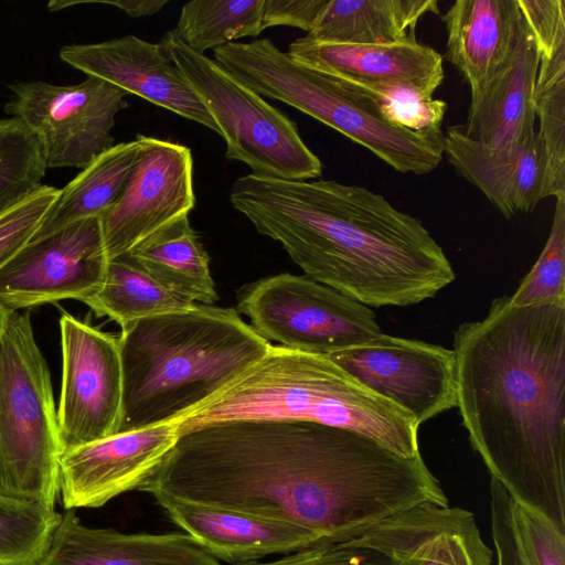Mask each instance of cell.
<instances>
[{"label": "cell", "instance_id": "6da1fadb", "mask_svg": "<svg viewBox=\"0 0 565 565\" xmlns=\"http://www.w3.org/2000/svg\"><path fill=\"white\" fill-rule=\"evenodd\" d=\"M140 491L359 537L413 505L448 499L420 454L306 420H227L179 435Z\"/></svg>", "mask_w": 565, "mask_h": 565}, {"label": "cell", "instance_id": "7a4b0ae2", "mask_svg": "<svg viewBox=\"0 0 565 565\" xmlns=\"http://www.w3.org/2000/svg\"><path fill=\"white\" fill-rule=\"evenodd\" d=\"M456 407L491 478L565 531V298L515 306L454 332Z\"/></svg>", "mask_w": 565, "mask_h": 565}, {"label": "cell", "instance_id": "3957f363", "mask_svg": "<svg viewBox=\"0 0 565 565\" xmlns=\"http://www.w3.org/2000/svg\"><path fill=\"white\" fill-rule=\"evenodd\" d=\"M230 200L305 276L370 308L416 305L455 280L422 221L366 188L249 173L234 181Z\"/></svg>", "mask_w": 565, "mask_h": 565}, {"label": "cell", "instance_id": "277c9868", "mask_svg": "<svg viewBox=\"0 0 565 565\" xmlns=\"http://www.w3.org/2000/svg\"><path fill=\"white\" fill-rule=\"evenodd\" d=\"M118 433L174 423L262 359L271 343L234 308L200 305L132 322L118 337Z\"/></svg>", "mask_w": 565, "mask_h": 565}, {"label": "cell", "instance_id": "5b68a950", "mask_svg": "<svg viewBox=\"0 0 565 565\" xmlns=\"http://www.w3.org/2000/svg\"><path fill=\"white\" fill-rule=\"evenodd\" d=\"M247 419L313 422L362 434L401 457L419 455L415 418L322 353L271 344L262 359L174 424L180 435Z\"/></svg>", "mask_w": 565, "mask_h": 565}, {"label": "cell", "instance_id": "8992f818", "mask_svg": "<svg viewBox=\"0 0 565 565\" xmlns=\"http://www.w3.org/2000/svg\"><path fill=\"white\" fill-rule=\"evenodd\" d=\"M214 61L262 97L333 128L396 171L426 174L444 158L443 140L392 126L342 79L294 61L269 39L226 44L214 50Z\"/></svg>", "mask_w": 565, "mask_h": 565}, {"label": "cell", "instance_id": "52a82bcc", "mask_svg": "<svg viewBox=\"0 0 565 565\" xmlns=\"http://www.w3.org/2000/svg\"><path fill=\"white\" fill-rule=\"evenodd\" d=\"M63 446L50 371L29 313L0 333V508L54 511Z\"/></svg>", "mask_w": 565, "mask_h": 565}, {"label": "cell", "instance_id": "ba28073f", "mask_svg": "<svg viewBox=\"0 0 565 565\" xmlns=\"http://www.w3.org/2000/svg\"><path fill=\"white\" fill-rule=\"evenodd\" d=\"M159 44L218 127L226 159L244 162L257 177L307 181L321 175V160L289 117L214 60L190 50L173 30Z\"/></svg>", "mask_w": 565, "mask_h": 565}, {"label": "cell", "instance_id": "9c48e42d", "mask_svg": "<svg viewBox=\"0 0 565 565\" xmlns=\"http://www.w3.org/2000/svg\"><path fill=\"white\" fill-rule=\"evenodd\" d=\"M238 312L267 341L330 354L381 334L374 311L305 275L282 273L243 286Z\"/></svg>", "mask_w": 565, "mask_h": 565}, {"label": "cell", "instance_id": "30bf717a", "mask_svg": "<svg viewBox=\"0 0 565 565\" xmlns=\"http://www.w3.org/2000/svg\"><path fill=\"white\" fill-rule=\"evenodd\" d=\"M9 88L4 111L35 137L47 169H83L111 148L116 115L128 106L126 92L94 76L74 85L34 79Z\"/></svg>", "mask_w": 565, "mask_h": 565}, {"label": "cell", "instance_id": "8fae6325", "mask_svg": "<svg viewBox=\"0 0 565 565\" xmlns=\"http://www.w3.org/2000/svg\"><path fill=\"white\" fill-rule=\"evenodd\" d=\"M139 154L116 202L99 217L107 259L122 256L179 220L195 204L191 150L138 135Z\"/></svg>", "mask_w": 565, "mask_h": 565}, {"label": "cell", "instance_id": "7c38bea8", "mask_svg": "<svg viewBox=\"0 0 565 565\" xmlns=\"http://www.w3.org/2000/svg\"><path fill=\"white\" fill-rule=\"evenodd\" d=\"M57 422L63 451L118 433L122 369L118 337L64 313Z\"/></svg>", "mask_w": 565, "mask_h": 565}, {"label": "cell", "instance_id": "4fadbf2b", "mask_svg": "<svg viewBox=\"0 0 565 565\" xmlns=\"http://www.w3.org/2000/svg\"><path fill=\"white\" fill-rule=\"evenodd\" d=\"M107 264L99 217L70 223L31 239L0 269V301L13 311L83 302L102 287Z\"/></svg>", "mask_w": 565, "mask_h": 565}, {"label": "cell", "instance_id": "5bb4252c", "mask_svg": "<svg viewBox=\"0 0 565 565\" xmlns=\"http://www.w3.org/2000/svg\"><path fill=\"white\" fill-rule=\"evenodd\" d=\"M327 355L364 386L409 413L418 426L456 407L452 350L381 333Z\"/></svg>", "mask_w": 565, "mask_h": 565}, {"label": "cell", "instance_id": "9a60e30c", "mask_svg": "<svg viewBox=\"0 0 565 565\" xmlns=\"http://www.w3.org/2000/svg\"><path fill=\"white\" fill-rule=\"evenodd\" d=\"M178 437L177 424L167 423L63 451L60 498L64 509L100 508L125 492L139 490Z\"/></svg>", "mask_w": 565, "mask_h": 565}, {"label": "cell", "instance_id": "2e32d148", "mask_svg": "<svg viewBox=\"0 0 565 565\" xmlns=\"http://www.w3.org/2000/svg\"><path fill=\"white\" fill-rule=\"evenodd\" d=\"M58 56L86 76L102 78L220 135L215 121L159 43L130 34L97 43L66 44Z\"/></svg>", "mask_w": 565, "mask_h": 565}, {"label": "cell", "instance_id": "e0dca14e", "mask_svg": "<svg viewBox=\"0 0 565 565\" xmlns=\"http://www.w3.org/2000/svg\"><path fill=\"white\" fill-rule=\"evenodd\" d=\"M349 542L383 554L393 565H493L473 513L448 504L413 505Z\"/></svg>", "mask_w": 565, "mask_h": 565}, {"label": "cell", "instance_id": "ac0fdd59", "mask_svg": "<svg viewBox=\"0 0 565 565\" xmlns=\"http://www.w3.org/2000/svg\"><path fill=\"white\" fill-rule=\"evenodd\" d=\"M443 153L507 218L530 213L548 198L546 154L537 132L525 143L493 147L468 138L455 125L444 132Z\"/></svg>", "mask_w": 565, "mask_h": 565}, {"label": "cell", "instance_id": "d6986e66", "mask_svg": "<svg viewBox=\"0 0 565 565\" xmlns=\"http://www.w3.org/2000/svg\"><path fill=\"white\" fill-rule=\"evenodd\" d=\"M152 497L172 523L220 562L234 565L260 561L323 544L317 534L290 522L164 494Z\"/></svg>", "mask_w": 565, "mask_h": 565}, {"label": "cell", "instance_id": "ffe728a7", "mask_svg": "<svg viewBox=\"0 0 565 565\" xmlns=\"http://www.w3.org/2000/svg\"><path fill=\"white\" fill-rule=\"evenodd\" d=\"M36 565H222L184 532L122 533L61 514Z\"/></svg>", "mask_w": 565, "mask_h": 565}, {"label": "cell", "instance_id": "44dd1931", "mask_svg": "<svg viewBox=\"0 0 565 565\" xmlns=\"http://www.w3.org/2000/svg\"><path fill=\"white\" fill-rule=\"evenodd\" d=\"M290 58L324 73L365 83L401 84L434 96L441 85L444 57L417 40L385 44L295 40Z\"/></svg>", "mask_w": 565, "mask_h": 565}, {"label": "cell", "instance_id": "7402d4cb", "mask_svg": "<svg viewBox=\"0 0 565 565\" xmlns=\"http://www.w3.org/2000/svg\"><path fill=\"white\" fill-rule=\"evenodd\" d=\"M445 57L477 93L510 60L527 24L518 0H458L441 17Z\"/></svg>", "mask_w": 565, "mask_h": 565}, {"label": "cell", "instance_id": "603a6c76", "mask_svg": "<svg viewBox=\"0 0 565 565\" xmlns=\"http://www.w3.org/2000/svg\"><path fill=\"white\" fill-rule=\"evenodd\" d=\"M527 24V23H526ZM539 54L527 29L510 60L471 94L463 134L476 141L510 147L527 142L535 135L533 90Z\"/></svg>", "mask_w": 565, "mask_h": 565}, {"label": "cell", "instance_id": "cb8c5ba5", "mask_svg": "<svg viewBox=\"0 0 565 565\" xmlns=\"http://www.w3.org/2000/svg\"><path fill=\"white\" fill-rule=\"evenodd\" d=\"M427 13H439L437 0H324L306 38L349 44L413 41Z\"/></svg>", "mask_w": 565, "mask_h": 565}, {"label": "cell", "instance_id": "d4e9b609", "mask_svg": "<svg viewBox=\"0 0 565 565\" xmlns=\"http://www.w3.org/2000/svg\"><path fill=\"white\" fill-rule=\"evenodd\" d=\"M175 296L200 305L218 300L210 258L189 216L154 234L127 254Z\"/></svg>", "mask_w": 565, "mask_h": 565}, {"label": "cell", "instance_id": "484cf974", "mask_svg": "<svg viewBox=\"0 0 565 565\" xmlns=\"http://www.w3.org/2000/svg\"><path fill=\"white\" fill-rule=\"evenodd\" d=\"M139 149L137 138L120 142L84 167L60 190L33 238L79 220L100 217L122 192L137 162Z\"/></svg>", "mask_w": 565, "mask_h": 565}, {"label": "cell", "instance_id": "4316f807", "mask_svg": "<svg viewBox=\"0 0 565 565\" xmlns=\"http://www.w3.org/2000/svg\"><path fill=\"white\" fill-rule=\"evenodd\" d=\"M534 41L539 54L534 111L546 154L547 193L556 198L565 193V32Z\"/></svg>", "mask_w": 565, "mask_h": 565}, {"label": "cell", "instance_id": "83f0119b", "mask_svg": "<svg viewBox=\"0 0 565 565\" xmlns=\"http://www.w3.org/2000/svg\"><path fill=\"white\" fill-rule=\"evenodd\" d=\"M83 302L97 317H108L121 329L143 318L198 305L167 290L127 254L108 260L102 287Z\"/></svg>", "mask_w": 565, "mask_h": 565}, {"label": "cell", "instance_id": "f1b7e54d", "mask_svg": "<svg viewBox=\"0 0 565 565\" xmlns=\"http://www.w3.org/2000/svg\"><path fill=\"white\" fill-rule=\"evenodd\" d=\"M265 0H194L186 2L173 30L192 51L204 54L263 29Z\"/></svg>", "mask_w": 565, "mask_h": 565}, {"label": "cell", "instance_id": "f546056e", "mask_svg": "<svg viewBox=\"0 0 565 565\" xmlns=\"http://www.w3.org/2000/svg\"><path fill=\"white\" fill-rule=\"evenodd\" d=\"M339 78L367 99L392 126L428 138L443 139L441 126L447 110V104L443 99L407 85Z\"/></svg>", "mask_w": 565, "mask_h": 565}, {"label": "cell", "instance_id": "4dcf8cb0", "mask_svg": "<svg viewBox=\"0 0 565 565\" xmlns=\"http://www.w3.org/2000/svg\"><path fill=\"white\" fill-rule=\"evenodd\" d=\"M46 169L31 131L17 118H0V216L42 185Z\"/></svg>", "mask_w": 565, "mask_h": 565}, {"label": "cell", "instance_id": "1f68e13d", "mask_svg": "<svg viewBox=\"0 0 565 565\" xmlns=\"http://www.w3.org/2000/svg\"><path fill=\"white\" fill-rule=\"evenodd\" d=\"M562 298H565V193L556 196L544 248L510 300L515 306H532Z\"/></svg>", "mask_w": 565, "mask_h": 565}, {"label": "cell", "instance_id": "d6a6232c", "mask_svg": "<svg viewBox=\"0 0 565 565\" xmlns=\"http://www.w3.org/2000/svg\"><path fill=\"white\" fill-rule=\"evenodd\" d=\"M60 519L55 510L13 513L0 508V565H36Z\"/></svg>", "mask_w": 565, "mask_h": 565}, {"label": "cell", "instance_id": "836d02e7", "mask_svg": "<svg viewBox=\"0 0 565 565\" xmlns=\"http://www.w3.org/2000/svg\"><path fill=\"white\" fill-rule=\"evenodd\" d=\"M511 521L526 565H565V531L541 512L512 499Z\"/></svg>", "mask_w": 565, "mask_h": 565}, {"label": "cell", "instance_id": "e575fe53", "mask_svg": "<svg viewBox=\"0 0 565 565\" xmlns=\"http://www.w3.org/2000/svg\"><path fill=\"white\" fill-rule=\"evenodd\" d=\"M58 194V189L42 184L0 216V269L33 238Z\"/></svg>", "mask_w": 565, "mask_h": 565}, {"label": "cell", "instance_id": "d590c367", "mask_svg": "<svg viewBox=\"0 0 565 565\" xmlns=\"http://www.w3.org/2000/svg\"><path fill=\"white\" fill-rule=\"evenodd\" d=\"M234 565H393L383 554L348 542L320 544L285 554L269 562Z\"/></svg>", "mask_w": 565, "mask_h": 565}, {"label": "cell", "instance_id": "8d00e7d4", "mask_svg": "<svg viewBox=\"0 0 565 565\" xmlns=\"http://www.w3.org/2000/svg\"><path fill=\"white\" fill-rule=\"evenodd\" d=\"M491 533L497 565H526L511 521V497L493 478L490 480Z\"/></svg>", "mask_w": 565, "mask_h": 565}, {"label": "cell", "instance_id": "74e56055", "mask_svg": "<svg viewBox=\"0 0 565 565\" xmlns=\"http://www.w3.org/2000/svg\"><path fill=\"white\" fill-rule=\"evenodd\" d=\"M324 0H265L263 29L287 25L311 30Z\"/></svg>", "mask_w": 565, "mask_h": 565}, {"label": "cell", "instance_id": "f35d334b", "mask_svg": "<svg viewBox=\"0 0 565 565\" xmlns=\"http://www.w3.org/2000/svg\"><path fill=\"white\" fill-rule=\"evenodd\" d=\"M13 310L9 309L6 305L0 301V333L2 332L10 313Z\"/></svg>", "mask_w": 565, "mask_h": 565}]
</instances>
